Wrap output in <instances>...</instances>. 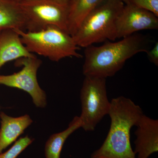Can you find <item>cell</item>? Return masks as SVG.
<instances>
[{
	"instance_id": "cell-1",
	"label": "cell",
	"mask_w": 158,
	"mask_h": 158,
	"mask_svg": "<svg viewBox=\"0 0 158 158\" xmlns=\"http://www.w3.org/2000/svg\"><path fill=\"white\" fill-rule=\"evenodd\" d=\"M152 44L149 36L136 33L117 42L107 40L100 46H89L85 48L83 74L105 79L113 77L127 60L139 53L147 52Z\"/></svg>"
},
{
	"instance_id": "cell-2",
	"label": "cell",
	"mask_w": 158,
	"mask_h": 158,
	"mask_svg": "<svg viewBox=\"0 0 158 158\" xmlns=\"http://www.w3.org/2000/svg\"><path fill=\"white\" fill-rule=\"evenodd\" d=\"M111 124L104 142L91 158H136L130 142V133L143 115L142 109L130 98L119 96L111 102Z\"/></svg>"
},
{
	"instance_id": "cell-3",
	"label": "cell",
	"mask_w": 158,
	"mask_h": 158,
	"mask_svg": "<svg viewBox=\"0 0 158 158\" xmlns=\"http://www.w3.org/2000/svg\"><path fill=\"white\" fill-rule=\"evenodd\" d=\"M124 5L122 0H105L100 4L72 36L77 45L85 48L94 44L115 41L117 39L116 21Z\"/></svg>"
},
{
	"instance_id": "cell-4",
	"label": "cell",
	"mask_w": 158,
	"mask_h": 158,
	"mask_svg": "<svg viewBox=\"0 0 158 158\" xmlns=\"http://www.w3.org/2000/svg\"><path fill=\"white\" fill-rule=\"evenodd\" d=\"M24 45L30 52L58 62L68 57L81 58L79 47L73 37L67 31L57 27H51L37 31L15 29Z\"/></svg>"
},
{
	"instance_id": "cell-5",
	"label": "cell",
	"mask_w": 158,
	"mask_h": 158,
	"mask_svg": "<svg viewBox=\"0 0 158 158\" xmlns=\"http://www.w3.org/2000/svg\"><path fill=\"white\" fill-rule=\"evenodd\" d=\"M81 128L92 131L110 111L111 102L108 99L106 79L85 76L80 93Z\"/></svg>"
},
{
	"instance_id": "cell-6",
	"label": "cell",
	"mask_w": 158,
	"mask_h": 158,
	"mask_svg": "<svg viewBox=\"0 0 158 158\" xmlns=\"http://www.w3.org/2000/svg\"><path fill=\"white\" fill-rule=\"evenodd\" d=\"M19 3L26 17V31L33 32L57 27L68 32L69 2L27 0Z\"/></svg>"
},
{
	"instance_id": "cell-7",
	"label": "cell",
	"mask_w": 158,
	"mask_h": 158,
	"mask_svg": "<svg viewBox=\"0 0 158 158\" xmlns=\"http://www.w3.org/2000/svg\"><path fill=\"white\" fill-rule=\"evenodd\" d=\"M42 61L36 56L22 58L16 60V66H22L21 70L8 75H0V85L20 89L29 94L37 107L45 108L47 105L45 91L40 88L37 73Z\"/></svg>"
},
{
	"instance_id": "cell-8",
	"label": "cell",
	"mask_w": 158,
	"mask_h": 158,
	"mask_svg": "<svg viewBox=\"0 0 158 158\" xmlns=\"http://www.w3.org/2000/svg\"><path fill=\"white\" fill-rule=\"evenodd\" d=\"M158 29V17L155 15L131 4H124L116 21V37L123 38L138 31Z\"/></svg>"
},
{
	"instance_id": "cell-9",
	"label": "cell",
	"mask_w": 158,
	"mask_h": 158,
	"mask_svg": "<svg viewBox=\"0 0 158 158\" xmlns=\"http://www.w3.org/2000/svg\"><path fill=\"white\" fill-rule=\"evenodd\" d=\"M136 126L134 152L138 158H148L158 151V120L143 114Z\"/></svg>"
},
{
	"instance_id": "cell-10",
	"label": "cell",
	"mask_w": 158,
	"mask_h": 158,
	"mask_svg": "<svg viewBox=\"0 0 158 158\" xmlns=\"http://www.w3.org/2000/svg\"><path fill=\"white\" fill-rule=\"evenodd\" d=\"M35 56L28 50L15 30L9 29L2 31L0 34V69L10 61Z\"/></svg>"
},
{
	"instance_id": "cell-11",
	"label": "cell",
	"mask_w": 158,
	"mask_h": 158,
	"mask_svg": "<svg viewBox=\"0 0 158 158\" xmlns=\"http://www.w3.org/2000/svg\"><path fill=\"white\" fill-rule=\"evenodd\" d=\"M0 153L15 142L25 130L33 123L28 115L14 117L3 112L0 113Z\"/></svg>"
},
{
	"instance_id": "cell-12",
	"label": "cell",
	"mask_w": 158,
	"mask_h": 158,
	"mask_svg": "<svg viewBox=\"0 0 158 158\" xmlns=\"http://www.w3.org/2000/svg\"><path fill=\"white\" fill-rule=\"evenodd\" d=\"M25 16L19 3L0 0V31L19 29L26 31Z\"/></svg>"
},
{
	"instance_id": "cell-13",
	"label": "cell",
	"mask_w": 158,
	"mask_h": 158,
	"mask_svg": "<svg viewBox=\"0 0 158 158\" xmlns=\"http://www.w3.org/2000/svg\"><path fill=\"white\" fill-rule=\"evenodd\" d=\"M105 0H69L67 31L72 36L75 34L84 20Z\"/></svg>"
},
{
	"instance_id": "cell-14",
	"label": "cell",
	"mask_w": 158,
	"mask_h": 158,
	"mask_svg": "<svg viewBox=\"0 0 158 158\" xmlns=\"http://www.w3.org/2000/svg\"><path fill=\"white\" fill-rule=\"evenodd\" d=\"M81 126L80 116H76L66 129L52 135L45 143V158H60L61 152L65 141L74 132L81 127Z\"/></svg>"
},
{
	"instance_id": "cell-15",
	"label": "cell",
	"mask_w": 158,
	"mask_h": 158,
	"mask_svg": "<svg viewBox=\"0 0 158 158\" xmlns=\"http://www.w3.org/2000/svg\"><path fill=\"white\" fill-rule=\"evenodd\" d=\"M34 141L28 136L19 138L7 151L0 153V158H16Z\"/></svg>"
},
{
	"instance_id": "cell-16",
	"label": "cell",
	"mask_w": 158,
	"mask_h": 158,
	"mask_svg": "<svg viewBox=\"0 0 158 158\" xmlns=\"http://www.w3.org/2000/svg\"><path fill=\"white\" fill-rule=\"evenodd\" d=\"M124 4H130L152 12L158 17V0H122Z\"/></svg>"
},
{
	"instance_id": "cell-17",
	"label": "cell",
	"mask_w": 158,
	"mask_h": 158,
	"mask_svg": "<svg viewBox=\"0 0 158 158\" xmlns=\"http://www.w3.org/2000/svg\"><path fill=\"white\" fill-rule=\"evenodd\" d=\"M148 58L152 63L158 66V42H156L149 50L148 51Z\"/></svg>"
},
{
	"instance_id": "cell-18",
	"label": "cell",
	"mask_w": 158,
	"mask_h": 158,
	"mask_svg": "<svg viewBox=\"0 0 158 158\" xmlns=\"http://www.w3.org/2000/svg\"><path fill=\"white\" fill-rule=\"evenodd\" d=\"M12 1H14V2H16L18 3H20L22 2H24V1H27V0H12Z\"/></svg>"
},
{
	"instance_id": "cell-19",
	"label": "cell",
	"mask_w": 158,
	"mask_h": 158,
	"mask_svg": "<svg viewBox=\"0 0 158 158\" xmlns=\"http://www.w3.org/2000/svg\"><path fill=\"white\" fill-rule=\"evenodd\" d=\"M62 1H67V2H69V0H62Z\"/></svg>"
},
{
	"instance_id": "cell-20",
	"label": "cell",
	"mask_w": 158,
	"mask_h": 158,
	"mask_svg": "<svg viewBox=\"0 0 158 158\" xmlns=\"http://www.w3.org/2000/svg\"><path fill=\"white\" fill-rule=\"evenodd\" d=\"M2 31H0V34H1V32H2Z\"/></svg>"
}]
</instances>
